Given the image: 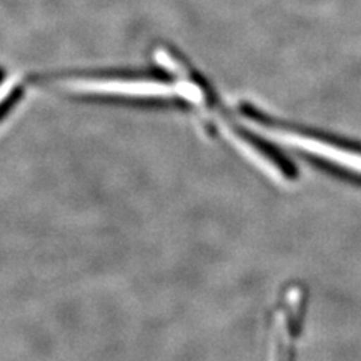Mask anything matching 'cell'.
Wrapping results in <instances>:
<instances>
[{
	"label": "cell",
	"instance_id": "6da1fadb",
	"mask_svg": "<svg viewBox=\"0 0 361 361\" xmlns=\"http://www.w3.org/2000/svg\"><path fill=\"white\" fill-rule=\"evenodd\" d=\"M240 111L248 121L261 128L274 133L280 142L300 154L341 169L361 178V145L353 140L337 137L330 133L310 128L300 123L276 118L259 107L243 103Z\"/></svg>",
	"mask_w": 361,
	"mask_h": 361
},
{
	"label": "cell",
	"instance_id": "7a4b0ae2",
	"mask_svg": "<svg viewBox=\"0 0 361 361\" xmlns=\"http://www.w3.org/2000/svg\"><path fill=\"white\" fill-rule=\"evenodd\" d=\"M306 309L307 292L302 285H290L281 292L271 331V361H295Z\"/></svg>",
	"mask_w": 361,
	"mask_h": 361
},
{
	"label": "cell",
	"instance_id": "3957f363",
	"mask_svg": "<svg viewBox=\"0 0 361 361\" xmlns=\"http://www.w3.org/2000/svg\"><path fill=\"white\" fill-rule=\"evenodd\" d=\"M45 80L49 78H63V80H87L89 86H106L110 83L121 82H134V80H151L158 83H171L173 82V75L166 70H158V68H151V70H95V71H74V73H62V74H51L45 75Z\"/></svg>",
	"mask_w": 361,
	"mask_h": 361
}]
</instances>
